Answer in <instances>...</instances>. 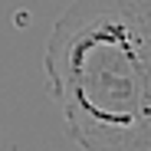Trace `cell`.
I'll use <instances>...</instances> for the list:
<instances>
[{
    "label": "cell",
    "mask_w": 151,
    "mask_h": 151,
    "mask_svg": "<svg viewBox=\"0 0 151 151\" xmlns=\"http://www.w3.org/2000/svg\"><path fill=\"white\" fill-rule=\"evenodd\" d=\"M148 151H151V148H148Z\"/></svg>",
    "instance_id": "7a4b0ae2"
},
{
    "label": "cell",
    "mask_w": 151,
    "mask_h": 151,
    "mask_svg": "<svg viewBox=\"0 0 151 151\" xmlns=\"http://www.w3.org/2000/svg\"><path fill=\"white\" fill-rule=\"evenodd\" d=\"M46 92L82 151L151 148V0H69L43 46Z\"/></svg>",
    "instance_id": "6da1fadb"
}]
</instances>
